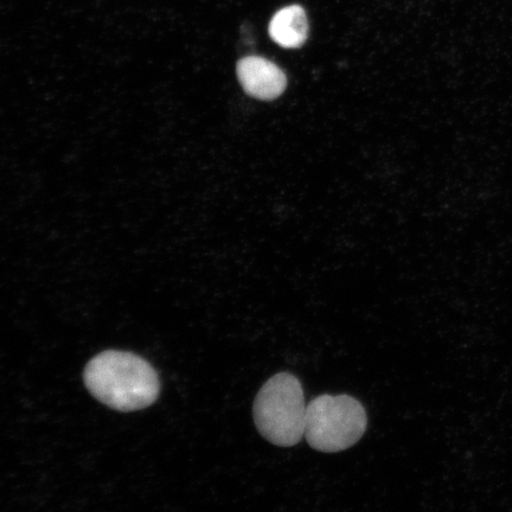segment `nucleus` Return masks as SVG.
I'll use <instances>...</instances> for the list:
<instances>
[{
	"mask_svg": "<svg viewBox=\"0 0 512 512\" xmlns=\"http://www.w3.org/2000/svg\"><path fill=\"white\" fill-rule=\"evenodd\" d=\"M306 407L304 389L297 377L290 373L274 375L256 395L255 426L273 445H297L305 435Z\"/></svg>",
	"mask_w": 512,
	"mask_h": 512,
	"instance_id": "f03ea898",
	"label": "nucleus"
},
{
	"mask_svg": "<svg viewBox=\"0 0 512 512\" xmlns=\"http://www.w3.org/2000/svg\"><path fill=\"white\" fill-rule=\"evenodd\" d=\"M243 89L252 98L271 101L279 98L287 86L286 75L277 64L260 56L243 57L236 67Z\"/></svg>",
	"mask_w": 512,
	"mask_h": 512,
	"instance_id": "20e7f679",
	"label": "nucleus"
},
{
	"mask_svg": "<svg viewBox=\"0 0 512 512\" xmlns=\"http://www.w3.org/2000/svg\"><path fill=\"white\" fill-rule=\"evenodd\" d=\"M85 383L96 399L121 412L151 406L160 389L156 370L143 358L124 351H105L94 357L86 367Z\"/></svg>",
	"mask_w": 512,
	"mask_h": 512,
	"instance_id": "f257e3e1",
	"label": "nucleus"
},
{
	"mask_svg": "<svg viewBox=\"0 0 512 512\" xmlns=\"http://www.w3.org/2000/svg\"><path fill=\"white\" fill-rule=\"evenodd\" d=\"M272 40L286 49L303 47L309 35V22L302 6L291 5L275 14L268 27Z\"/></svg>",
	"mask_w": 512,
	"mask_h": 512,
	"instance_id": "39448f33",
	"label": "nucleus"
},
{
	"mask_svg": "<svg viewBox=\"0 0 512 512\" xmlns=\"http://www.w3.org/2000/svg\"><path fill=\"white\" fill-rule=\"evenodd\" d=\"M368 416L360 401L349 395H320L306 407L307 443L319 452L348 450L367 430Z\"/></svg>",
	"mask_w": 512,
	"mask_h": 512,
	"instance_id": "7ed1b4c3",
	"label": "nucleus"
}]
</instances>
